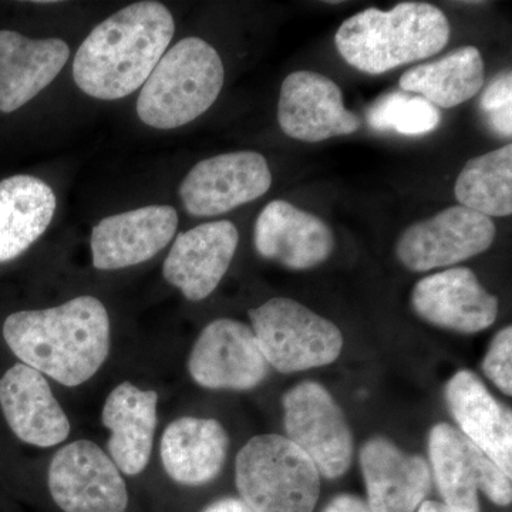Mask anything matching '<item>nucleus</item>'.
<instances>
[{"instance_id":"obj_1","label":"nucleus","mask_w":512,"mask_h":512,"mask_svg":"<svg viewBox=\"0 0 512 512\" xmlns=\"http://www.w3.org/2000/svg\"><path fill=\"white\" fill-rule=\"evenodd\" d=\"M3 338L23 365L74 387L92 379L110 352V319L93 296L42 309L12 313Z\"/></svg>"},{"instance_id":"obj_2","label":"nucleus","mask_w":512,"mask_h":512,"mask_svg":"<svg viewBox=\"0 0 512 512\" xmlns=\"http://www.w3.org/2000/svg\"><path fill=\"white\" fill-rule=\"evenodd\" d=\"M175 23L160 2H137L92 30L77 50L73 79L99 100H119L140 89L173 40Z\"/></svg>"},{"instance_id":"obj_3","label":"nucleus","mask_w":512,"mask_h":512,"mask_svg":"<svg viewBox=\"0 0 512 512\" xmlns=\"http://www.w3.org/2000/svg\"><path fill=\"white\" fill-rule=\"evenodd\" d=\"M450 36L443 10L430 3L404 2L389 12L369 8L346 19L336 32L335 45L346 63L376 76L437 55Z\"/></svg>"},{"instance_id":"obj_4","label":"nucleus","mask_w":512,"mask_h":512,"mask_svg":"<svg viewBox=\"0 0 512 512\" xmlns=\"http://www.w3.org/2000/svg\"><path fill=\"white\" fill-rule=\"evenodd\" d=\"M225 70L217 50L187 37L164 53L143 84L137 114L147 126L173 130L197 120L220 96Z\"/></svg>"},{"instance_id":"obj_5","label":"nucleus","mask_w":512,"mask_h":512,"mask_svg":"<svg viewBox=\"0 0 512 512\" xmlns=\"http://www.w3.org/2000/svg\"><path fill=\"white\" fill-rule=\"evenodd\" d=\"M320 473L311 458L279 434H261L239 450L235 483L254 512H313Z\"/></svg>"},{"instance_id":"obj_6","label":"nucleus","mask_w":512,"mask_h":512,"mask_svg":"<svg viewBox=\"0 0 512 512\" xmlns=\"http://www.w3.org/2000/svg\"><path fill=\"white\" fill-rule=\"evenodd\" d=\"M249 318L266 362L285 375L332 365L345 345L335 323L293 299H271Z\"/></svg>"},{"instance_id":"obj_7","label":"nucleus","mask_w":512,"mask_h":512,"mask_svg":"<svg viewBox=\"0 0 512 512\" xmlns=\"http://www.w3.org/2000/svg\"><path fill=\"white\" fill-rule=\"evenodd\" d=\"M431 477L443 503L458 512H480V495L498 505L512 503L511 477L456 427L433 426L429 434Z\"/></svg>"},{"instance_id":"obj_8","label":"nucleus","mask_w":512,"mask_h":512,"mask_svg":"<svg viewBox=\"0 0 512 512\" xmlns=\"http://www.w3.org/2000/svg\"><path fill=\"white\" fill-rule=\"evenodd\" d=\"M288 439L328 480L345 476L352 466L355 441L342 407L316 382H302L284 396Z\"/></svg>"},{"instance_id":"obj_9","label":"nucleus","mask_w":512,"mask_h":512,"mask_svg":"<svg viewBox=\"0 0 512 512\" xmlns=\"http://www.w3.org/2000/svg\"><path fill=\"white\" fill-rule=\"evenodd\" d=\"M495 234L491 218L456 205L404 229L396 256L409 271H433L483 254L493 245Z\"/></svg>"},{"instance_id":"obj_10","label":"nucleus","mask_w":512,"mask_h":512,"mask_svg":"<svg viewBox=\"0 0 512 512\" xmlns=\"http://www.w3.org/2000/svg\"><path fill=\"white\" fill-rule=\"evenodd\" d=\"M50 495L64 512H126L128 491L119 468L90 440L67 444L47 474Z\"/></svg>"},{"instance_id":"obj_11","label":"nucleus","mask_w":512,"mask_h":512,"mask_svg":"<svg viewBox=\"0 0 512 512\" xmlns=\"http://www.w3.org/2000/svg\"><path fill=\"white\" fill-rule=\"evenodd\" d=\"M188 372L198 386L211 390H251L271 373L252 329L239 320L208 323L188 357Z\"/></svg>"},{"instance_id":"obj_12","label":"nucleus","mask_w":512,"mask_h":512,"mask_svg":"<svg viewBox=\"0 0 512 512\" xmlns=\"http://www.w3.org/2000/svg\"><path fill=\"white\" fill-rule=\"evenodd\" d=\"M272 185L268 161L256 151H237L202 160L180 187L192 217H215L258 200Z\"/></svg>"},{"instance_id":"obj_13","label":"nucleus","mask_w":512,"mask_h":512,"mask_svg":"<svg viewBox=\"0 0 512 512\" xmlns=\"http://www.w3.org/2000/svg\"><path fill=\"white\" fill-rule=\"evenodd\" d=\"M278 123L286 136L305 143L349 136L360 128L359 117L346 109L338 84L308 70L293 72L282 83Z\"/></svg>"},{"instance_id":"obj_14","label":"nucleus","mask_w":512,"mask_h":512,"mask_svg":"<svg viewBox=\"0 0 512 512\" xmlns=\"http://www.w3.org/2000/svg\"><path fill=\"white\" fill-rule=\"evenodd\" d=\"M412 306L431 325L467 335L491 328L498 316V299L464 266L420 279Z\"/></svg>"},{"instance_id":"obj_15","label":"nucleus","mask_w":512,"mask_h":512,"mask_svg":"<svg viewBox=\"0 0 512 512\" xmlns=\"http://www.w3.org/2000/svg\"><path fill=\"white\" fill-rule=\"evenodd\" d=\"M238 242V229L231 221L207 222L183 232L165 258V281L188 301H204L227 274Z\"/></svg>"},{"instance_id":"obj_16","label":"nucleus","mask_w":512,"mask_h":512,"mask_svg":"<svg viewBox=\"0 0 512 512\" xmlns=\"http://www.w3.org/2000/svg\"><path fill=\"white\" fill-rule=\"evenodd\" d=\"M177 228V211L168 205L104 218L93 228L90 241L94 268L116 271L150 261L170 244Z\"/></svg>"},{"instance_id":"obj_17","label":"nucleus","mask_w":512,"mask_h":512,"mask_svg":"<svg viewBox=\"0 0 512 512\" xmlns=\"http://www.w3.org/2000/svg\"><path fill=\"white\" fill-rule=\"evenodd\" d=\"M256 252L293 271H306L328 261L335 249L332 229L322 218L291 202H269L256 218Z\"/></svg>"},{"instance_id":"obj_18","label":"nucleus","mask_w":512,"mask_h":512,"mask_svg":"<svg viewBox=\"0 0 512 512\" xmlns=\"http://www.w3.org/2000/svg\"><path fill=\"white\" fill-rule=\"evenodd\" d=\"M367 505L372 512H416L433 485L430 464L386 437H373L360 450Z\"/></svg>"},{"instance_id":"obj_19","label":"nucleus","mask_w":512,"mask_h":512,"mask_svg":"<svg viewBox=\"0 0 512 512\" xmlns=\"http://www.w3.org/2000/svg\"><path fill=\"white\" fill-rule=\"evenodd\" d=\"M0 407L10 430L30 446H57L72 429L45 375L23 363L0 379Z\"/></svg>"},{"instance_id":"obj_20","label":"nucleus","mask_w":512,"mask_h":512,"mask_svg":"<svg viewBox=\"0 0 512 512\" xmlns=\"http://www.w3.org/2000/svg\"><path fill=\"white\" fill-rule=\"evenodd\" d=\"M448 410L458 430L512 477L511 409L498 402L480 377L460 370L446 386Z\"/></svg>"},{"instance_id":"obj_21","label":"nucleus","mask_w":512,"mask_h":512,"mask_svg":"<svg viewBox=\"0 0 512 512\" xmlns=\"http://www.w3.org/2000/svg\"><path fill=\"white\" fill-rule=\"evenodd\" d=\"M70 56L60 39H29L0 30V111L13 113L35 99L63 69Z\"/></svg>"},{"instance_id":"obj_22","label":"nucleus","mask_w":512,"mask_h":512,"mask_svg":"<svg viewBox=\"0 0 512 512\" xmlns=\"http://www.w3.org/2000/svg\"><path fill=\"white\" fill-rule=\"evenodd\" d=\"M158 394L124 382L114 387L101 412L110 430L109 456L120 473L134 477L143 473L153 451L157 429Z\"/></svg>"},{"instance_id":"obj_23","label":"nucleus","mask_w":512,"mask_h":512,"mask_svg":"<svg viewBox=\"0 0 512 512\" xmlns=\"http://www.w3.org/2000/svg\"><path fill=\"white\" fill-rule=\"evenodd\" d=\"M228 447V433L220 421L181 417L165 429L160 456L171 480L198 487L220 476Z\"/></svg>"},{"instance_id":"obj_24","label":"nucleus","mask_w":512,"mask_h":512,"mask_svg":"<svg viewBox=\"0 0 512 512\" xmlns=\"http://www.w3.org/2000/svg\"><path fill=\"white\" fill-rule=\"evenodd\" d=\"M56 205L55 192L40 178L0 181V264L18 258L45 234Z\"/></svg>"},{"instance_id":"obj_25","label":"nucleus","mask_w":512,"mask_h":512,"mask_svg":"<svg viewBox=\"0 0 512 512\" xmlns=\"http://www.w3.org/2000/svg\"><path fill=\"white\" fill-rule=\"evenodd\" d=\"M480 50L464 46L436 62L419 64L400 77L402 92L417 94L437 109H453L473 99L484 86Z\"/></svg>"},{"instance_id":"obj_26","label":"nucleus","mask_w":512,"mask_h":512,"mask_svg":"<svg viewBox=\"0 0 512 512\" xmlns=\"http://www.w3.org/2000/svg\"><path fill=\"white\" fill-rule=\"evenodd\" d=\"M461 207L485 217H510L512 214V146L498 148L471 158L454 187Z\"/></svg>"},{"instance_id":"obj_27","label":"nucleus","mask_w":512,"mask_h":512,"mask_svg":"<svg viewBox=\"0 0 512 512\" xmlns=\"http://www.w3.org/2000/svg\"><path fill=\"white\" fill-rule=\"evenodd\" d=\"M440 110L417 94L393 92L379 97L367 111V123L376 131L421 136L439 127Z\"/></svg>"},{"instance_id":"obj_28","label":"nucleus","mask_w":512,"mask_h":512,"mask_svg":"<svg viewBox=\"0 0 512 512\" xmlns=\"http://www.w3.org/2000/svg\"><path fill=\"white\" fill-rule=\"evenodd\" d=\"M481 109L487 114L488 124L501 137L512 134V76L505 72L498 76L484 90L481 97Z\"/></svg>"},{"instance_id":"obj_29","label":"nucleus","mask_w":512,"mask_h":512,"mask_svg":"<svg viewBox=\"0 0 512 512\" xmlns=\"http://www.w3.org/2000/svg\"><path fill=\"white\" fill-rule=\"evenodd\" d=\"M484 375L507 396L512 394V328L505 326L491 340L483 362Z\"/></svg>"},{"instance_id":"obj_30","label":"nucleus","mask_w":512,"mask_h":512,"mask_svg":"<svg viewBox=\"0 0 512 512\" xmlns=\"http://www.w3.org/2000/svg\"><path fill=\"white\" fill-rule=\"evenodd\" d=\"M322 512H372L365 500L353 494L333 497Z\"/></svg>"},{"instance_id":"obj_31","label":"nucleus","mask_w":512,"mask_h":512,"mask_svg":"<svg viewBox=\"0 0 512 512\" xmlns=\"http://www.w3.org/2000/svg\"><path fill=\"white\" fill-rule=\"evenodd\" d=\"M201 512H254L241 498L225 497L207 505Z\"/></svg>"},{"instance_id":"obj_32","label":"nucleus","mask_w":512,"mask_h":512,"mask_svg":"<svg viewBox=\"0 0 512 512\" xmlns=\"http://www.w3.org/2000/svg\"><path fill=\"white\" fill-rule=\"evenodd\" d=\"M416 512H458L448 507L443 501L426 500L421 503Z\"/></svg>"}]
</instances>
